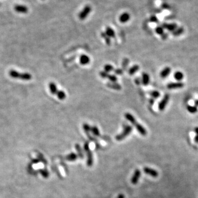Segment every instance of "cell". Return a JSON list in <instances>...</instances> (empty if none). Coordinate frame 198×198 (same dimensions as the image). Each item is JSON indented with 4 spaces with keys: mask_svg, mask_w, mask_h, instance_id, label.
Instances as JSON below:
<instances>
[{
    "mask_svg": "<svg viewBox=\"0 0 198 198\" xmlns=\"http://www.w3.org/2000/svg\"><path fill=\"white\" fill-rule=\"evenodd\" d=\"M56 95H57V98L61 100H64L66 97V94L64 91L63 90H58Z\"/></svg>",
    "mask_w": 198,
    "mask_h": 198,
    "instance_id": "603a6c76",
    "label": "cell"
},
{
    "mask_svg": "<svg viewBox=\"0 0 198 198\" xmlns=\"http://www.w3.org/2000/svg\"><path fill=\"white\" fill-rule=\"evenodd\" d=\"M40 172L41 174L42 175L43 177L48 178L49 177V172L46 170H45V169H41V170L40 171Z\"/></svg>",
    "mask_w": 198,
    "mask_h": 198,
    "instance_id": "d590c367",
    "label": "cell"
},
{
    "mask_svg": "<svg viewBox=\"0 0 198 198\" xmlns=\"http://www.w3.org/2000/svg\"><path fill=\"white\" fill-rule=\"evenodd\" d=\"M75 149H76V150H77L78 156H79V157L80 159H82L84 158V155H83V151H82V150H81V148L80 145H79L78 144H77L76 145H75Z\"/></svg>",
    "mask_w": 198,
    "mask_h": 198,
    "instance_id": "484cf974",
    "label": "cell"
},
{
    "mask_svg": "<svg viewBox=\"0 0 198 198\" xmlns=\"http://www.w3.org/2000/svg\"><path fill=\"white\" fill-rule=\"evenodd\" d=\"M162 27L165 29H167L170 31H174L176 28L177 27V26L175 24H163L162 25Z\"/></svg>",
    "mask_w": 198,
    "mask_h": 198,
    "instance_id": "ac0fdd59",
    "label": "cell"
},
{
    "mask_svg": "<svg viewBox=\"0 0 198 198\" xmlns=\"http://www.w3.org/2000/svg\"><path fill=\"white\" fill-rule=\"evenodd\" d=\"M194 132L195 133L196 135H198V127H195L194 128Z\"/></svg>",
    "mask_w": 198,
    "mask_h": 198,
    "instance_id": "7bdbcfd3",
    "label": "cell"
},
{
    "mask_svg": "<svg viewBox=\"0 0 198 198\" xmlns=\"http://www.w3.org/2000/svg\"><path fill=\"white\" fill-rule=\"evenodd\" d=\"M84 150L85 151L86 153V156H87V161H86V164L87 166H89V167H91L93 165V153L91 151L89 145V143H85V145L84 146Z\"/></svg>",
    "mask_w": 198,
    "mask_h": 198,
    "instance_id": "3957f363",
    "label": "cell"
},
{
    "mask_svg": "<svg viewBox=\"0 0 198 198\" xmlns=\"http://www.w3.org/2000/svg\"><path fill=\"white\" fill-rule=\"evenodd\" d=\"M14 9L17 12L21 13H27L28 12V7L23 5H16L14 7Z\"/></svg>",
    "mask_w": 198,
    "mask_h": 198,
    "instance_id": "8fae6325",
    "label": "cell"
},
{
    "mask_svg": "<svg viewBox=\"0 0 198 198\" xmlns=\"http://www.w3.org/2000/svg\"><path fill=\"white\" fill-rule=\"evenodd\" d=\"M183 86H184V83L181 82V81L169 83L167 85V89L169 90L181 89V88L183 87Z\"/></svg>",
    "mask_w": 198,
    "mask_h": 198,
    "instance_id": "8992f818",
    "label": "cell"
},
{
    "mask_svg": "<svg viewBox=\"0 0 198 198\" xmlns=\"http://www.w3.org/2000/svg\"><path fill=\"white\" fill-rule=\"evenodd\" d=\"M135 127H136V129L138 130V131L139 132V133L141 134L142 135V136H146L147 134V130L146 129L144 128L142 125L138 123V122L137 123L134 125Z\"/></svg>",
    "mask_w": 198,
    "mask_h": 198,
    "instance_id": "9c48e42d",
    "label": "cell"
},
{
    "mask_svg": "<svg viewBox=\"0 0 198 198\" xmlns=\"http://www.w3.org/2000/svg\"><path fill=\"white\" fill-rule=\"evenodd\" d=\"M143 171L145 173L150 175V176H151L153 178H156L158 177L159 175V173L156 170L152 168H149L148 167H145L143 168Z\"/></svg>",
    "mask_w": 198,
    "mask_h": 198,
    "instance_id": "52a82bcc",
    "label": "cell"
},
{
    "mask_svg": "<svg viewBox=\"0 0 198 198\" xmlns=\"http://www.w3.org/2000/svg\"><path fill=\"white\" fill-rule=\"evenodd\" d=\"M114 73L116 75H121L122 74H123V70L121 68H116L114 70Z\"/></svg>",
    "mask_w": 198,
    "mask_h": 198,
    "instance_id": "8d00e7d4",
    "label": "cell"
},
{
    "mask_svg": "<svg viewBox=\"0 0 198 198\" xmlns=\"http://www.w3.org/2000/svg\"><path fill=\"white\" fill-rule=\"evenodd\" d=\"M169 100V95L168 94H166V95L163 96V99L161 100L158 105V108L160 111H162L165 109L166 108V105L168 103Z\"/></svg>",
    "mask_w": 198,
    "mask_h": 198,
    "instance_id": "5b68a950",
    "label": "cell"
},
{
    "mask_svg": "<svg viewBox=\"0 0 198 198\" xmlns=\"http://www.w3.org/2000/svg\"><path fill=\"white\" fill-rule=\"evenodd\" d=\"M139 65H137V64L134 65L133 66H132L131 67H130L128 73L130 75H133L136 73V72H137L138 71H139Z\"/></svg>",
    "mask_w": 198,
    "mask_h": 198,
    "instance_id": "44dd1931",
    "label": "cell"
},
{
    "mask_svg": "<svg viewBox=\"0 0 198 198\" xmlns=\"http://www.w3.org/2000/svg\"><path fill=\"white\" fill-rule=\"evenodd\" d=\"M173 77L174 78V79L177 80L178 81H181L182 79H183L184 78V74L181 72L180 71H177L174 73Z\"/></svg>",
    "mask_w": 198,
    "mask_h": 198,
    "instance_id": "ffe728a7",
    "label": "cell"
},
{
    "mask_svg": "<svg viewBox=\"0 0 198 198\" xmlns=\"http://www.w3.org/2000/svg\"><path fill=\"white\" fill-rule=\"evenodd\" d=\"M194 105H195V106L196 107H198V100H196L195 101Z\"/></svg>",
    "mask_w": 198,
    "mask_h": 198,
    "instance_id": "f6af8a7d",
    "label": "cell"
},
{
    "mask_svg": "<svg viewBox=\"0 0 198 198\" xmlns=\"http://www.w3.org/2000/svg\"><path fill=\"white\" fill-rule=\"evenodd\" d=\"M167 36H168V35H167V34H163V35H162V39H165L167 38Z\"/></svg>",
    "mask_w": 198,
    "mask_h": 198,
    "instance_id": "ee69618b",
    "label": "cell"
},
{
    "mask_svg": "<svg viewBox=\"0 0 198 198\" xmlns=\"http://www.w3.org/2000/svg\"><path fill=\"white\" fill-rule=\"evenodd\" d=\"M150 20L151 22H152V23H156L158 21V18L156 16H152L150 18Z\"/></svg>",
    "mask_w": 198,
    "mask_h": 198,
    "instance_id": "f35d334b",
    "label": "cell"
},
{
    "mask_svg": "<svg viewBox=\"0 0 198 198\" xmlns=\"http://www.w3.org/2000/svg\"><path fill=\"white\" fill-rule=\"evenodd\" d=\"M90 62V59L89 56L86 55H82L80 57V63L82 65H86Z\"/></svg>",
    "mask_w": 198,
    "mask_h": 198,
    "instance_id": "5bb4252c",
    "label": "cell"
},
{
    "mask_svg": "<svg viewBox=\"0 0 198 198\" xmlns=\"http://www.w3.org/2000/svg\"><path fill=\"white\" fill-rule=\"evenodd\" d=\"M78 158V155L76 153L74 152H72L71 153H70L66 156V160L70 161H75Z\"/></svg>",
    "mask_w": 198,
    "mask_h": 198,
    "instance_id": "7402d4cb",
    "label": "cell"
},
{
    "mask_svg": "<svg viewBox=\"0 0 198 198\" xmlns=\"http://www.w3.org/2000/svg\"><path fill=\"white\" fill-rule=\"evenodd\" d=\"M124 117L127 119V120H128L129 122H130L133 125H134L137 123L136 118H135L134 116L131 114H130V113H128V112L125 113L124 114Z\"/></svg>",
    "mask_w": 198,
    "mask_h": 198,
    "instance_id": "4fadbf2b",
    "label": "cell"
},
{
    "mask_svg": "<svg viewBox=\"0 0 198 198\" xmlns=\"http://www.w3.org/2000/svg\"><path fill=\"white\" fill-rule=\"evenodd\" d=\"M130 14L127 13V12H124V13H123L120 15L119 19L122 23H125L130 20Z\"/></svg>",
    "mask_w": 198,
    "mask_h": 198,
    "instance_id": "30bf717a",
    "label": "cell"
},
{
    "mask_svg": "<svg viewBox=\"0 0 198 198\" xmlns=\"http://www.w3.org/2000/svg\"><path fill=\"white\" fill-rule=\"evenodd\" d=\"M103 70H104V71L107 72V73H109V72L114 71V66L111 64H106L103 67Z\"/></svg>",
    "mask_w": 198,
    "mask_h": 198,
    "instance_id": "f1b7e54d",
    "label": "cell"
},
{
    "mask_svg": "<svg viewBox=\"0 0 198 198\" xmlns=\"http://www.w3.org/2000/svg\"><path fill=\"white\" fill-rule=\"evenodd\" d=\"M9 75L14 79H20L22 80H30L32 78V75L29 73H20L15 70H12L9 72Z\"/></svg>",
    "mask_w": 198,
    "mask_h": 198,
    "instance_id": "6da1fadb",
    "label": "cell"
},
{
    "mask_svg": "<svg viewBox=\"0 0 198 198\" xmlns=\"http://www.w3.org/2000/svg\"><path fill=\"white\" fill-rule=\"evenodd\" d=\"M33 162L34 163H36L37 162H38V161H37V160H33Z\"/></svg>",
    "mask_w": 198,
    "mask_h": 198,
    "instance_id": "bcb514c9",
    "label": "cell"
},
{
    "mask_svg": "<svg viewBox=\"0 0 198 198\" xmlns=\"http://www.w3.org/2000/svg\"><path fill=\"white\" fill-rule=\"evenodd\" d=\"M91 11H92V8H91L90 6L87 5L85 6L84 8L83 9V10L80 12L79 15H78L79 18L81 20L85 19L86 17L90 14Z\"/></svg>",
    "mask_w": 198,
    "mask_h": 198,
    "instance_id": "277c9868",
    "label": "cell"
},
{
    "mask_svg": "<svg viewBox=\"0 0 198 198\" xmlns=\"http://www.w3.org/2000/svg\"><path fill=\"white\" fill-rule=\"evenodd\" d=\"M149 94L150 95V96L152 97V98H153L154 99L159 98V97L160 96V95H161V94H160V92H158V91H156V90L151 91V92H149Z\"/></svg>",
    "mask_w": 198,
    "mask_h": 198,
    "instance_id": "4316f807",
    "label": "cell"
},
{
    "mask_svg": "<svg viewBox=\"0 0 198 198\" xmlns=\"http://www.w3.org/2000/svg\"><path fill=\"white\" fill-rule=\"evenodd\" d=\"M184 29L183 28H180L178 29H175L174 31H173V35L174 36H179L181 35V34L183 33Z\"/></svg>",
    "mask_w": 198,
    "mask_h": 198,
    "instance_id": "f546056e",
    "label": "cell"
},
{
    "mask_svg": "<svg viewBox=\"0 0 198 198\" xmlns=\"http://www.w3.org/2000/svg\"><path fill=\"white\" fill-rule=\"evenodd\" d=\"M129 59H128L127 58H125L123 59V62H122V70H123V71L126 70L127 67H128V65L129 64Z\"/></svg>",
    "mask_w": 198,
    "mask_h": 198,
    "instance_id": "4dcf8cb0",
    "label": "cell"
},
{
    "mask_svg": "<svg viewBox=\"0 0 198 198\" xmlns=\"http://www.w3.org/2000/svg\"><path fill=\"white\" fill-rule=\"evenodd\" d=\"M171 71V69L170 67H167L165 68L161 72V73H160V77H161L162 78H165L166 77H167L169 75V74H170Z\"/></svg>",
    "mask_w": 198,
    "mask_h": 198,
    "instance_id": "2e32d148",
    "label": "cell"
},
{
    "mask_svg": "<svg viewBox=\"0 0 198 198\" xmlns=\"http://www.w3.org/2000/svg\"><path fill=\"white\" fill-rule=\"evenodd\" d=\"M99 75L100 76L102 77V78H108L109 74H108V73H107V72H106L104 71H102L100 72Z\"/></svg>",
    "mask_w": 198,
    "mask_h": 198,
    "instance_id": "e575fe53",
    "label": "cell"
},
{
    "mask_svg": "<svg viewBox=\"0 0 198 198\" xmlns=\"http://www.w3.org/2000/svg\"><path fill=\"white\" fill-rule=\"evenodd\" d=\"M49 89L50 90V92L53 95H56V93L58 92L57 87L56 86V85L55 83L51 82L49 84Z\"/></svg>",
    "mask_w": 198,
    "mask_h": 198,
    "instance_id": "d6986e66",
    "label": "cell"
},
{
    "mask_svg": "<svg viewBox=\"0 0 198 198\" xmlns=\"http://www.w3.org/2000/svg\"><path fill=\"white\" fill-rule=\"evenodd\" d=\"M150 76L149 75L146 73H143L142 74V78H141V81H142V84L146 86L150 83Z\"/></svg>",
    "mask_w": 198,
    "mask_h": 198,
    "instance_id": "9a60e30c",
    "label": "cell"
},
{
    "mask_svg": "<svg viewBox=\"0 0 198 198\" xmlns=\"http://www.w3.org/2000/svg\"><path fill=\"white\" fill-rule=\"evenodd\" d=\"M149 102L151 105H153L155 103V99L153 98H150L149 100Z\"/></svg>",
    "mask_w": 198,
    "mask_h": 198,
    "instance_id": "ab89813d",
    "label": "cell"
},
{
    "mask_svg": "<svg viewBox=\"0 0 198 198\" xmlns=\"http://www.w3.org/2000/svg\"><path fill=\"white\" fill-rule=\"evenodd\" d=\"M140 176H141L140 171L139 169H137L135 171L134 174L131 178L130 180L131 183L134 185L137 184L138 183V181L139 180Z\"/></svg>",
    "mask_w": 198,
    "mask_h": 198,
    "instance_id": "ba28073f",
    "label": "cell"
},
{
    "mask_svg": "<svg viewBox=\"0 0 198 198\" xmlns=\"http://www.w3.org/2000/svg\"><path fill=\"white\" fill-rule=\"evenodd\" d=\"M101 37H102V38H103V39H105V42L107 43V45H110V44H111V38H110L109 37H108L107 35L105 32H102L101 33Z\"/></svg>",
    "mask_w": 198,
    "mask_h": 198,
    "instance_id": "83f0119b",
    "label": "cell"
},
{
    "mask_svg": "<svg viewBox=\"0 0 198 198\" xmlns=\"http://www.w3.org/2000/svg\"><path fill=\"white\" fill-rule=\"evenodd\" d=\"M194 141L196 143L198 144V135H196L195 137H194Z\"/></svg>",
    "mask_w": 198,
    "mask_h": 198,
    "instance_id": "b9f144b4",
    "label": "cell"
},
{
    "mask_svg": "<svg viewBox=\"0 0 198 198\" xmlns=\"http://www.w3.org/2000/svg\"><path fill=\"white\" fill-rule=\"evenodd\" d=\"M135 83L138 85H139L141 84V83H142V81H141V79L139 77H137L135 79Z\"/></svg>",
    "mask_w": 198,
    "mask_h": 198,
    "instance_id": "74e56055",
    "label": "cell"
},
{
    "mask_svg": "<svg viewBox=\"0 0 198 198\" xmlns=\"http://www.w3.org/2000/svg\"><path fill=\"white\" fill-rule=\"evenodd\" d=\"M106 86L109 89H114L115 90H121L122 89V86L119 84L117 83H107L106 84Z\"/></svg>",
    "mask_w": 198,
    "mask_h": 198,
    "instance_id": "7c38bea8",
    "label": "cell"
},
{
    "mask_svg": "<svg viewBox=\"0 0 198 198\" xmlns=\"http://www.w3.org/2000/svg\"><path fill=\"white\" fill-rule=\"evenodd\" d=\"M106 34L110 38H114L115 37V30L112 29V28L107 27L106 28L105 32Z\"/></svg>",
    "mask_w": 198,
    "mask_h": 198,
    "instance_id": "e0dca14e",
    "label": "cell"
},
{
    "mask_svg": "<svg viewBox=\"0 0 198 198\" xmlns=\"http://www.w3.org/2000/svg\"><path fill=\"white\" fill-rule=\"evenodd\" d=\"M108 79L112 83H116L118 80L117 76L115 74H109Z\"/></svg>",
    "mask_w": 198,
    "mask_h": 198,
    "instance_id": "d6a6232c",
    "label": "cell"
},
{
    "mask_svg": "<svg viewBox=\"0 0 198 198\" xmlns=\"http://www.w3.org/2000/svg\"><path fill=\"white\" fill-rule=\"evenodd\" d=\"M155 31L156 33L159 34V35H162L163 34V33H164V31H163V28L162 27H158L155 29Z\"/></svg>",
    "mask_w": 198,
    "mask_h": 198,
    "instance_id": "836d02e7",
    "label": "cell"
},
{
    "mask_svg": "<svg viewBox=\"0 0 198 198\" xmlns=\"http://www.w3.org/2000/svg\"><path fill=\"white\" fill-rule=\"evenodd\" d=\"M117 198H125V195L123 194H120L118 195Z\"/></svg>",
    "mask_w": 198,
    "mask_h": 198,
    "instance_id": "60d3db41",
    "label": "cell"
},
{
    "mask_svg": "<svg viewBox=\"0 0 198 198\" xmlns=\"http://www.w3.org/2000/svg\"><path fill=\"white\" fill-rule=\"evenodd\" d=\"M91 131H92V133L95 137H99L100 136V130L99 129V128L97 126H95V125H94V126L92 127V129H91Z\"/></svg>",
    "mask_w": 198,
    "mask_h": 198,
    "instance_id": "d4e9b609",
    "label": "cell"
},
{
    "mask_svg": "<svg viewBox=\"0 0 198 198\" xmlns=\"http://www.w3.org/2000/svg\"><path fill=\"white\" fill-rule=\"evenodd\" d=\"M133 130V127L131 125H128L124 129L121 133L119 134L116 136V139L117 141H121L124 139L125 138L130 134L131 131Z\"/></svg>",
    "mask_w": 198,
    "mask_h": 198,
    "instance_id": "7a4b0ae2",
    "label": "cell"
},
{
    "mask_svg": "<svg viewBox=\"0 0 198 198\" xmlns=\"http://www.w3.org/2000/svg\"><path fill=\"white\" fill-rule=\"evenodd\" d=\"M83 128L84 130L85 133H89L90 131H91V129H92V127L90 126L89 124H88L87 123H84L83 124Z\"/></svg>",
    "mask_w": 198,
    "mask_h": 198,
    "instance_id": "1f68e13d",
    "label": "cell"
},
{
    "mask_svg": "<svg viewBox=\"0 0 198 198\" xmlns=\"http://www.w3.org/2000/svg\"><path fill=\"white\" fill-rule=\"evenodd\" d=\"M187 109L188 111L190 112V114H195L198 111L197 107L195 106H191L188 105L187 106Z\"/></svg>",
    "mask_w": 198,
    "mask_h": 198,
    "instance_id": "cb8c5ba5",
    "label": "cell"
}]
</instances>
